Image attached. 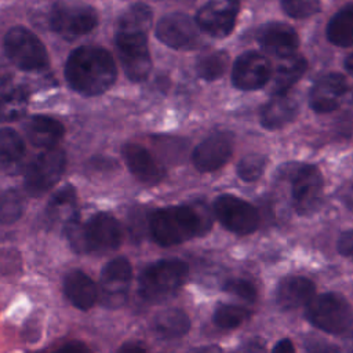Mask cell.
I'll list each match as a JSON object with an SVG mask.
<instances>
[{"instance_id":"18","label":"cell","mask_w":353,"mask_h":353,"mask_svg":"<svg viewBox=\"0 0 353 353\" xmlns=\"http://www.w3.org/2000/svg\"><path fill=\"white\" fill-rule=\"evenodd\" d=\"M258 41L266 52L280 58L294 55L299 46V37L294 28L281 22L265 25L258 33Z\"/></svg>"},{"instance_id":"22","label":"cell","mask_w":353,"mask_h":353,"mask_svg":"<svg viewBox=\"0 0 353 353\" xmlns=\"http://www.w3.org/2000/svg\"><path fill=\"white\" fill-rule=\"evenodd\" d=\"M314 295V284L302 276H287L277 285V302L283 309L291 310L307 305Z\"/></svg>"},{"instance_id":"30","label":"cell","mask_w":353,"mask_h":353,"mask_svg":"<svg viewBox=\"0 0 353 353\" xmlns=\"http://www.w3.org/2000/svg\"><path fill=\"white\" fill-rule=\"evenodd\" d=\"M229 55L225 51H215L201 57L197 62V73L201 79L212 81L219 79L228 69Z\"/></svg>"},{"instance_id":"10","label":"cell","mask_w":353,"mask_h":353,"mask_svg":"<svg viewBox=\"0 0 353 353\" xmlns=\"http://www.w3.org/2000/svg\"><path fill=\"white\" fill-rule=\"evenodd\" d=\"M97 23L98 14L87 4H58L50 14V28L69 40L90 33Z\"/></svg>"},{"instance_id":"31","label":"cell","mask_w":353,"mask_h":353,"mask_svg":"<svg viewBox=\"0 0 353 353\" xmlns=\"http://www.w3.org/2000/svg\"><path fill=\"white\" fill-rule=\"evenodd\" d=\"M250 313L245 307L237 305H219L214 312V323L223 330H232L243 324L248 319Z\"/></svg>"},{"instance_id":"3","label":"cell","mask_w":353,"mask_h":353,"mask_svg":"<svg viewBox=\"0 0 353 353\" xmlns=\"http://www.w3.org/2000/svg\"><path fill=\"white\" fill-rule=\"evenodd\" d=\"M66 236L72 248L79 254H105L119 248L121 243V226L116 218L99 212L85 223L79 219H69Z\"/></svg>"},{"instance_id":"39","label":"cell","mask_w":353,"mask_h":353,"mask_svg":"<svg viewBox=\"0 0 353 353\" xmlns=\"http://www.w3.org/2000/svg\"><path fill=\"white\" fill-rule=\"evenodd\" d=\"M54 353H92L84 343L81 342H69L59 349H57Z\"/></svg>"},{"instance_id":"43","label":"cell","mask_w":353,"mask_h":353,"mask_svg":"<svg viewBox=\"0 0 353 353\" xmlns=\"http://www.w3.org/2000/svg\"><path fill=\"white\" fill-rule=\"evenodd\" d=\"M190 353H222V350H221L218 346L210 345V346H201V347H197V349L192 350Z\"/></svg>"},{"instance_id":"38","label":"cell","mask_w":353,"mask_h":353,"mask_svg":"<svg viewBox=\"0 0 353 353\" xmlns=\"http://www.w3.org/2000/svg\"><path fill=\"white\" fill-rule=\"evenodd\" d=\"M338 250L342 255L353 258V230L345 232L338 241Z\"/></svg>"},{"instance_id":"34","label":"cell","mask_w":353,"mask_h":353,"mask_svg":"<svg viewBox=\"0 0 353 353\" xmlns=\"http://www.w3.org/2000/svg\"><path fill=\"white\" fill-rule=\"evenodd\" d=\"M266 167V157L259 153H251L243 157L237 165L239 176L245 182L258 179Z\"/></svg>"},{"instance_id":"32","label":"cell","mask_w":353,"mask_h":353,"mask_svg":"<svg viewBox=\"0 0 353 353\" xmlns=\"http://www.w3.org/2000/svg\"><path fill=\"white\" fill-rule=\"evenodd\" d=\"M23 212V200L15 190H7L0 197V223L11 225L17 222Z\"/></svg>"},{"instance_id":"6","label":"cell","mask_w":353,"mask_h":353,"mask_svg":"<svg viewBox=\"0 0 353 353\" xmlns=\"http://www.w3.org/2000/svg\"><path fill=\"white\" fill-rule=\"evenodd\" d=\"M4 51L17 68L26 72H37L48 65V52L44 44L23 26H14L6 33Z\"/></svg>"},{"instance_id":"1","label":"cell","mask_w":353,"mask_h":353,"mask_svg":"<svg viewBox=\"0 0 353 353\" xmlns=\"http://www.w3.org/2000/svg\"><path fill=\"white\" fill-rule=\"evenodd\" d=\"M117 72L110 52L97 46L76 48L68 58L65 77L69 85L83 95H99L108 91Z\"/></svg>"},{"instance_id":"23","label":"cell","mask_w":353,"mask_h":353,"mask_svg":"<svg viewBox=\"0 0 353 353\" xmlns=\"http://www.w3.org/2000/svg\"><path fill=\"white\" fill-rule=\"evenodd\" d=\"M298 113L296 101L287 95H274L261 112V124L269 130H277L291 123Z\"/></svg>"},{"instance_id":"17","label":"cell","mask_w":353,"mask_h":353,"mask_svg":"<svg viewBox=\"0 0 353 353\" xmlns=\"http://www.w3.org/2000/svg\"><path fill=\"white\" fill-rule=\"evenodd\" d=\"M347 90L346 80L339 73H328L320 77L312 87L309 103L317 113H328L335 110Z\"/></svg>"},{"instance_id":"37","label":"cell","mask_w":353,"mask_h":353,"mask_svg":"<svg viewBox=\"0 0 353 353\" xmlns=\"http://www.w3.org/2000/svg\"><path fill=\"white\" fill-rule=\"evenodd\" d=\"M303 346L306 353H341L338 346L317 336H307Z\"/></svg>"},{"instance_id":"41","label":"cell","mask_w":353,"mask_h":353,"mask_svg":"<svg viewBox=\"0 0 353 353\" xmlns=\"http://www.w3.org/2000/svg\"><path fill=\"white\" fill-rule=\"evenodd\" d=\"M272 353H295V349L290 339H281L276 343Z\"/></svg>"},{"instance_id":"36","label":"cell","mask_w":353,"mask_h":353,"mask_svg":"<svg viewBox=\"0 0 353 353\" xmlns=\"http://www.w3.org/2000/svg\"><path fill=\"white\" fill-rule=\"evenodd\" d=\"M223 291L243 298L248 302H254L256 299V290L252 283L244 279H232L223 284Z\"/></svg>"},{"instance_id":"40","label":"cell","mask_w":353,"mask_h":353,"mask_svg":"<svg viewBox=\"0 0 353 353\" xmlns=\"http://www.w3.org/2000/svg\"><path fill=\"white\" fill-rule=\"evenodd\" d=\"M237 353H265V345L262 341L252 339L247 342Z\"/></svg>"},{"instance_id":"8","label":"cell","mask_w":353,"mask_h":353,"mask_svg":"<svg viewBox=\"0 0 353 353\" xmlns=\"http://www.w3.org/2000/svg\"><path fill=\"white\" fill-rule=\"evenodd\" d=\"M66 165L65 152L59 148H52L41 152L26 168L25 189L39 197L47 193L62 176Z\"/></svg>"},{"instance_id":"35","label":"cell","mask_w":353,"mask_h":353,"mask_svg":"<svg viewBox=\"0 0 353 353\" xmlns=\"http://www.w3.org/2000/svg\"><path fill=\"white\" fill-rule=\"evenodd\" d=\"M281 8L292 18H307L320 10V0H281Z\"/></svg>"},{"instance_id":"21","label":"cell","mask_w":353,"mask_h":353,"mask_svg":"<svg viewBox=\"0 0 353 353\" xmlns=\"http://www.w3.org/2000/svg\"><path fill=\"white\" fill-rule=\"evenodd\" d=\"M28 141L44 150L57 148L58 142L63 137V125L58 120L48 116H33L30 117L23 127Z\"/></svg>"},{"instance_id":"19","label":"cell","mask_w":353,"mask_h":353,"mask_svg":"<svg viewBox=\"0 0 353 353\" xmlns=\"http://www.w3.org/2000/svg\"><path fill=\"white\" fill-rule=\"evenodd\" d=\"M123 157L128 170L138 181L148 185H154L164 178L163 167L143 146L138 143L124 145Z\"/></svg>"},{"instance_id":"29","label":"cell","mask_w":353,"mask_h":353,"mask_svg":"<svg viewBox=\"0 0 353 353\" xmlns=\"http://www.w3.org/2000/svg\"><path fill=\"white\" fill-rule=\"evenodd\" d=\"M152 23V10L149 6L143 3H137L131 6L117 21L116 29H125V30H149Z\"/></svg>"},{"instance_id":"28","label":"cell","mask_w":353,"mask_h":353,"mask_svg":"<svg viewBox=\"0 0 353 353\" xmlns=\"http://www.w3.org/2000/svg\"><path fill=\"white\" fill-rule=\"evenodd\" d=\"M327 37L339 47L353 46V3L342 7L328 21Z\"/></svg>"},{"instance_id":"44","label":"cell","mask_w":353,"mask_h":353,"mask_svg":"<svg viewBox=\"0 0 353 353\" xmlns=\"http://www.w3.org/2000/svg\"><path fill=\"white\" fill-rule=\"evenodd\" d=\"M345 69L353 74V54H350L346 59H345Z\"/></svg>"},{"instance_id":"45","label":"cell","mask_w":353,"mask_h":353,"mask_svg":"<svg viewBox=\"0 0 353 353\" xmlns=\"http://www.w3.org/2000/svg\"><path fill=\"white\" fill-rule=\"evenodd\" d=\"M346 346L349 352H353V332L349 335V338L346 339Z\"/></svg>"},{"instance_id":"13","label":"cell","mask_w":353,"mask_h":353,"mask_svg":"<svg viewBox=\"0 0 353 353\" xmlns=\"http://www.w3.org/2000/svg\"><path fill=\"white\" fill-rule=\"evenodd\" d=\"M323 193V176L317 167H301L292 179L291 196L292 204L298 214H312L320 204Z\"/></svg>"},{"instance_id":"42","label":"cell","mask_w":353,"mask_h":353,"mask_svg":"<svg viewBox=\"0 0 353 353\" xmlns=\"http://www.w3.org/2000/svg\"><path fill=\"white\" fill-rule=\"evenodd\" d=\"M117 353H148L146 349L139 345V343H132V342H128V343H124L119 350Z\"/></svg>"},{"instance_id":"9","label":"cell","mask_w":353,"mask_h":353,"mask_svg":"<svg viewBox=\"0 0 353 353\" xmlns=\"http://www.w3.org/2000/svg\"><path fill=\"white\" fill-rule=\"evenodd\" d=\"M131 277L132 268L125 258L119 256L109 261L102 269L98 287L101 305L108 309L121 307L128 296Z\"/></svg>"},{"instance_id":"5","label":"cell","mask_w":353,"mask_h":353,"mask_svg":"<svg viewBox=\"0 0 353 353\" xmlns=\"http://www.w3.org/2000/svg\"><path fill=\"white\" fill-rule=\"evenodd\" d=\"M306 317L321 331L342 334L347 331L353 323V310L342 295L327 292L312 298L306 305Z\"/></svg>"},{"instance_id":"11","label":"cell","mask_w":353,"mask_h":353,"mask_svg":"<svg viewBox=\"0 0 353 353\" xmlns=\"http://www.w3.org/2000/svg\"><path fill=\"white\" fill-rule=\"evenodd\" d=\"M214 214L228 230L237 234H248L259 225L258 211L232 194H222L214 201Z\"/></svg>"},{"instance_id":"26","label":"cell","mask_w":353,"mask_h":353,"mask_svg":"<svg viewBox=\"0 0 353 353\" xmlns=\"http://www.w3.org/2000/svg\"><path fill=\"white\" fill-rule=\"evenodd\" d=\"M25 153L23 139L11 128H0V167L6 171L18 170Z\"/></svg>"},{"instance_id":"4","label":"cell","mask_w":353,"mask_h":353,"mask_svg":"<svg viewBox=\"0 0 353 353\" xmlns=\"http://www.w3.org/2000/svg\"><path fill=\"white\" fill-rule=\"evenodd\" d=\"M189 266L178 258L161 259L149 265L139 277L138 294L149 303H160L175 295L185 284Z\"/></svg>"},{"instance_id":"2","label":"cell","mask_w":353,"mask_h":353,"mask_svg":"<svg viewBox=\"0 0 353 353\" xmlns=\"http://www.w3.org/2000/svg\"><path fill=\"white\" fill-rule=\"evenodd\" d=\"M211 228L208 210L201 204L174 205L156 210L149 218V230L163 247L185 243L204 234Z\"/></svg>"},{"instance_id":"20","label":"cell","mask_w":353,"mask_h":353,"mask_svg":"<svg viewBox=\"0 0 353 353\" xmlns=\"http://www.w3.org/2000/svg\"><path fill=\"white\" fill-rule=\"evenodd\" d=\"M63 292L68 301L80 310H88L98 299V287L83 270H70L63 279Z\"/></svg>"},{"instance_id":"15","label":"cell","mask_w":353,"mask_h":353,"mask_svg":"<svg viewBox=\"0 0 353 353\" xmlns=\"http://www.w3.org/2000/svg\"><path fill=\"white\" fill-rule=\"evenodd\" d=\"M272 74V66L266 57L250 51L241 54L233 63L232 81L234 87L244 91L263 87Z\"/></svg>"},{"instance_id":"14","label":"cell","mask_w":353,"mask_h":353,"mask_svg":"<svg viewBox=\"0 0 353 353\" xmlns=\"http://www.w3.org/2000/svg\"><path fill=\"white\" fill-rule=\"evenodd\" d=\"M197 23L189 15L172 12L163 17L156 26L157 39L175 50H188L197 44Z\"/></svg>"},{"instance_id":"12","label":"cell","mask_w":353,"mask_h":353,"mask_svg":"<svg viewBox=\"0 0 353 353\" xmlns=\"http://www.w3.org/2000/svg\"><path fill=\"white\" fill-rule=\"evenodd\" d=\"M239 10L240 0H210L199 10L196 23L207 34L221 39L233 30Z\"/></svg>"},{"instance_id":"16","label":"cell","mask_w":353,"mask_h":353,"mask_svg":"<svg viewBox=\"0 0 353 353\" xmlns=\"http://www.w3.org/2000/svg\"><path fill=\"white\" fill-rule=\"evenodd\" d=\"M233 153V138L229 132H215L201 141L193 150L192 160L201 172L221 168Z\"/></svg>"},{"instance_id":"25","label":"cell","mask_w":353,"mask_h":353,"mask_svg":"<svg viewBox=\"0 0 353 353\" xmlns=\"http://www.w3.org/2000/svg\"><path fill=\"white\" fill-rule=\"evenodd\" d=\"M28 108L26 91L15 84H0V121H14L22 117Z\"/></svg>"},{"instance_id":"33","label":"cell","mask_w":353,"mask_h":353,"mask_svg":"<svg viewBox=\"0 0 353 353\" xmlns=\"http://www.w3.org/2000/svg\"><path fill=\"white\" fill-rule=\"evenodd\" d=\"M76 204V192L73 186H63L59 189L48 203V215L52 218H59L65 212L73 211Z\"/></svg>"},{"instance_id":"24","label":"cell","mask_w":353,"mask_h":353,"mask_svg":"<svg viewBox=\"0 0 353 353\" xmlns=\"http://www.w3.org/2000/svg\"><path fill=\"white\" fill-rule=\"evenodd\" d=\"M152 328L161 339H175L188 334L190 330V319L183 310L170 307L156 314Z\"/></svg>"},{"instance_id":"27","label":"cell","mask_w":353,"mask_h":353,"mask_svg":"<svg viewBox=\"0 0 353 353\" xmlns=\"http://www.w3.org/2000/svg\"><path fill=\"white\" fill-rule=\"evenodd\" d=\"M306 61L299 55H291L283 58L280 65L276 69V74L273 77V94L281 95L287 94L288 90L303 76L306 70Z\"/></svg>"},{"instance_id":"7","label":"cell","mask_w":353,"mask_h":353,"mask_svg":"<svg viewBox=\"0 0 353 353\" xmlns=\"http://www.w3.org/2000/svg\"><path fill=\"white\" fill-rule=\"evenodd\" d=\"M114 43L127 77L132 81L145 80L152 70L148 33L141 30L116 29Z\"/></svg>"}]
</instances>
